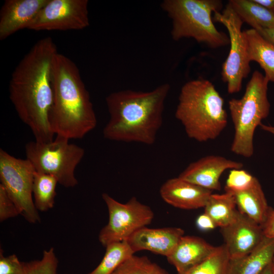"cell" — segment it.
<instances>
[{
  "label": "cell",
  "instance_id": "cell-23",
  "mask_svg": "<svg viewBox=\"0 0 274 274\" xmlns=\"http://www.w3.org/2000/svg\"><path fill=\"white\" fill-rule=\"evenodd\" d=\"M57 183V179L53 176L36 172L32 186V195L37 210L46 212L53 207Z\"/></svg>",
  "mask_w": 274,
  "mask_h": 274
},
{
  "label": "cell",
  "instance_id": "cell-38",
  "mask_svg": "<svg viewBox=\"0 0 274 274\" xmlns=\"http://www.w3.org/2000/svg\"><path fill=\"white\" fill-rule=\"evenodd\" d=\"M271 267H272V273L273 274H274V256H273V257L272 258V261H271Z\"/></svg>",
  "mask_w": 274,
  "mask_h": 274
},
{
  "label": "cell",
  "instance_id": "cell-34",
  "mask_svg": "<svg viewBox=\"0 0 274 274\" xmlns=\"http://www.w3.org/2000/svg\"><path fill=\"white\" fill-rule=\"evenodd\" d=\"M145 274H169L157 264L151 262Z\"/></svg>",
  "mask_w": 274,
  "mask_h": 274
},
{
  "label": "cell",
  "instance_id": "cell-26",
  "mask_svg": "<svg viewBox=\"0 0 274 274\" xmlns=\"http://www.w3.org/2000/svg\"><path fill=\"white\" fill-rule=\"evenodd\" d=\"M58 261L53 248L45 250L40 260L24 262L26 274H57Z\"/></svg>",
  "mask_w": 274,
  "mask_h": 274
},
{
  "label": "cell",
  "instance_id": "cell-36",
  "mask_svg": "<svg viewBox=\"0 0 274 274\" xmlns=\"http://www.w3.org/2000/svg\"><path fill=\"white\" fill-rule=\"evenodd\" d=\"M259 126L263 130L268 132L274 135V126L267 125L261 123Z\"/></svg>",
  "mask_w": 274,
  "mask_h": 274
},
{
  "label": "cell",
  "instance_id": "cell-21",
  "mask_svg": "<svg viewBox=\"0 0 274 274\" xmlns=\"http://www.w3.org/2000/svg\"><path fill=\"white\" fill-rule=\"evenodd\" d=\"M228 4L252 28L274 27V13L256 3L253 0H230Z\"/></svg>",
  "mask_w": 274,
  "mask_h": 274
},
{
  "label": "cell",
  "instance_id": "cell-13",
  "mask_svg": "<svg viewBox=\"0 0 274 274\" xmlns=\"http://www.w3.org/2000/svg\"><path fill=\"white\" fill-rule=\"evenodd\" d=\"M244 164L219 155H208L190 163L179 178L211 191L220 190V178L227 169L242 168Z\"/></svg>",
  "mask_w": 274,
  "mask_h": 274
},
{
  "label": "cell",
  "instance_id": "cell-3",
  "mask_svg": "<svg viewBox=\"0 0 274 274\" xmlns=\"http://www.w3.org/2000/svg\"><path fill=\"white\" fill-rule=\"evenodd\" d=\"M53 92L48 120L56 136L80 139L93 130L96 116L89 93L75 63L65 55H55L51 70Z\"/></svg>",
  "mask_w": 274,
  "mask_h": 274
},
{
  "label": "cell",
  "instance_id": "cell-20",
  "mask_svg": "<svg viewBox=\"0 0 274 274\" xmlns=\"http://www.w3.org/2000/svg\"><path fill=\"white\" fill-rule=\"evenodd\" d=\"M244 31L250 61L259 64L264 72L265 78L269 82H274V45L253 28Z\"/></svg>",
  "mask_w": 274,
  "mask_h": 274
},
{
  "label": "cell",
  "instance_id": "cell-29",
  "mask_svg": "<svg viewBox=\"0 0 274 274\" xmlns=\"http://www.w3.org/2000/svg\"><path fill=\"white\" fill-rule=\"evenodd\" d=\"M0 274H26L24 262H21L15 254L4 256L1 250Z\"/></svg>",
  "mask_w": 274,
  "mask_h": 274
},
{
  "label": "cell",
  "instance_id": "cell-10",
  "mask_svg": "<svg viewBox=\"0 0 274 274\" xmlns=\"http://www.w3.org/2000/svg\"><path fill=\"white\" fill-rule=\"evenodd\" d=\"M102 198L108 212L107 224L100 231L98 239L105 247L113 243L127 241L139 229L150 224L154 213L135 197L123 203L104 193Z\"/></svg>",
  "mask_w": 274,
  "mask_h": 274
},
{
  "label": "cell",
  "instance_id": "cell-6",
  "mask_svg": "<svg viewBox=\"0 0 274 274\" xmlns=\"http://www.w3.org/2000/svg\"><path fill=\"white\" fill-rule=\"evenodd\" d=\"M269 82L261 72L255 71L242 98H232L228 101L234 130L230 150L236 155L250 158L254 153L255 131L270 111Z\"/></svg>",
  "mask_w": 274,
  "mask_h": 274
},
{
  "label": "cell",
  "instance_id": "cell-11",
  "mask_svg": "<svg viewBox=\"0 0 274 274\" xmlns=\"http://www.w3.org/2000/svg\"><path fill=\"white\" fill-rule=\"evenodd\" d=\"M88 0H49L27 29L81 30L89 25Z\"/></svg>",
  "mask_w": 274,
  "mask_h": 274
},
{
  "label": "cell",
  "instance_id": "cell-7",
  "mask_svg": "<svg viewBox=\"0 0 274 274\" xmlns=\"http://www.w3.org/2000/svg\"><path fill=\"white\" fill-rule=\"evenodd\" d=\"M25 152L26 159L37 172L53 176L65 187L78 184L75 173L85 154L83 148L70 143L66 138L56 136L50 143L28 142Z\"/></svg>",
  "mask_w": 274,
  "mask_h": 274
},
{
  "label": "cell",
  "instance_id": "cell-14",
  "mask_svg": "<svg viewBox=\"0 0 274 274\" xmlns=\"http://www.w3.org/2000/svg\"><path fill=\"white\" fill-rule=\"evenodd\" d=\"M49 0H6L0 11V40L28 28Z\"/></svg>",
  "mask_w": 274,
  "mask_h": 274
},
{
  "label": "cell",
  "instance_id": "cell-18",
  "mask_svg": "<svg viewBox=\"0 0 274 274\" xmlns=\"http://www.w3.org/2000/svg\"><path fill=\"white\" fill-rule=\"evenodd\" d=\"M274 256V238L264 236L248 254L229 260L228 274H260Z\"/></svg>",
  "mask_w": 274,
  "mask_h": 274
},
{
  "label": "cell",
  "instance_id": "cell-1",
  "mask_svg": "<svg viewBox=\"0 0 274 274\" xmlns=\"http://www.w3.org/2000/svg\"><path fill=\"white\" fill-rule=\"evenodd\" d=\"M57 53L51 37L41 39L16 66L9 83L10 99L17 115L39 143H50L55 135L48 115L53 98L51 66Z\"/></svg>",
  "mask_w": 274,
  "mask_h": 274
},
{
  "label": "cell",
  "instance_id": "cell-15",
  "mask_svg": "<svg viewBox=\"0 0 274 274\" xmlns=\"http://www.w3.org/2000/svg\"><path fill=\"white\" fill-rule=\"evenodd\" d=\"M184 234V230L179 227H144L135 232L126 241L134 253L148 250L167 257Z\"/></svg>",
  "mask_w": 274,
  "mask_h": 274
},
{
  "label": "cell",
  "instance_id": "cell-22",
  "mask_svg": "<svg viewBox=\"0 0 274 274\" xmlns=\"http://www.w3.org/2000/svg\"><path fill=\"white\" fill-rule=\"evenodd\" d=\"M236 208L232 193L212 194L204 207V213L212 219L217 227L222 228L234 220L238 212Z\"/></svg>",
  "mask_w": 274,
  "mask_h": 274
},
{
  "label": "cell",
  "instance_id": "cell-12",
  "mask_svg": "<svg viewBox=\"0 0 274 274\" xmlns=\"http://www.w3.org/2000/svg\"><path fill=\"white\" fill-rule=\"evenodd\" d=\"M220 232L230 259L248 254L265 236L262 226L238 210L234 220L220 228Z\"/></svg>",
  "mask_w": 274,
  "mask_h": 274
},
{
  "label": "cell",
  "instance_id": "cell-31",
  "mask_svg": "<svg viewBox=\"0 0 274 274\" xmlns=\"http://www.w3.org/2000/svg\"><path fill=\"white\" fill-rule=\"evenodd\" d=\"M196 224L198 228L202 231L211 230L217 227L212 219L205 213L197 218Z\"/></svg>",
  "mask_w": 274,
  "mask_h": 274
},
{
  "label": "cell",
  "instance_id": "cell-28",
  "mask_svg": "<svg viewBox=\"0 0 274 274\" xmlns=\"http://www.w3.org/2000/svg\"><path fill=\"white\" fill-rule=\"evenodd\" d=\"M151 262L146 256L133 255L121 263L112 274H145Z\"/></svg>",
  "mask_w": 274,
  "mask_h": 274
},
{
  "label": "cell",
  "instance_id": "cell-39",
  "mask_svg": "<svg viewBox=\"0 0 274 274\" xmlns=\"http://www.w3.org/2000/svg\"><path fill=\"white\" fill-rule=\"evenodd\" d=\"M272 11L274 13V8H273V9L272 10Z\"/></svg>",
  "mask_w": 274,
  "mask_h": 274
},
{
  "label": "cell",
  "instance_id": "cell-16",
  "mask_svg": "<svg viewBox=\"0 0 274 274\" xmlns=\"http://www.w3.org/2000/svg\"><path fill=\"white\" fill-rule=\"evenodd\" d=\"M160 195L167 203L184 210L204 208L212 191L179 177L169 179L161 186Z\"/></svg>",
  "mask_w": 274,
  "mask_h": 274
},
{
  "label": "cell",
  "instance_id": "cell-33",
  "mask_svg": "<svg viewBox=\"0 0 274 274\" xmlns=\"http://www.w3.org/2000/svg\"><path fill=\"white\" fill-rule=\"evenodd\" d=\"M255 30L263 38L274 45V27L268 28H258Z\"/></svg>",
  "mask_w": 274,
  "mask_h": 274
},
{
  "label": "cell",
  "instance_id": "cell-24",
  "mask_svg": "<svg viewBox=\"0 0 274 274\" xmlns=\"http://www.w3.org/2000/svg\"><path fill=\"white\" fill-rule=\"evenodd\" d=\"M106 248L101 261L88 274H112L121 263L134 254L126 241L111 243Z\"/></svg>",
  "mask_w": 274,
  "mask_h": 274
},
{
  "label": "cell",
  "instance_id": "cell-30",
  "mask_svg": "<svg viewBox=\"0 0 274 274\" xmlns=\"http://www.w3.org/2000/svg\"><path fill=\"white\" fill-rule=\"evenodd\" d=\"M19 215H21L19 210L9 197L3 186L0 184L1 222Z\"/></svg>",
  "mask_w": 274,
  "mask_h": 274
},
{
  "label": "cell",
  "instance_id": "cell-35",
  "mask_svg": "<svg viewBox=\"0 0 274 274\" xmlns=\"http://www.w3.org/2000/svg\"><path fill=\"white\" fill-rule=\"evenodd\" d=\"M260 6L270 10L274 8V0H253Z\"/></svg>",
  "mask_w": 274,
  "mask_h": 274
},
{
  "label": "cell",
  "instance_id": "cell-19",
  "mask_svg": "<svg viewBox=\"0 0 274 274\" xmlns=\"http://www.w3.org/2000/svg\"><path fill=\"white\" fill-rule=\"evenodd\" d=\"M232 194L238 211L263 226L271 207L267 203L258 180L256 178L248 189Z\"/></svg>",
  "mask_w": 274,
  "mask_h": 274
},
{
  "label": "cell",
  "instance_id": "cell-9",
  "mask_svg": "<svg viewBox=\"0 0 274 274\" xmlns=\"http://www.w3.org/2000/svg\"><path fill=\"white\" fill-rule=\"evenodd\" d=\"M36 170L27 159L17 158L0 149V180L20 214L30 223L40 221L33 199L32 186Z\"/></svg>",
  "mask_w": 274,
  "mask_h": 274
},
{
  "label": "cell",
  "instance_id": "cell-5",
  "mask_svg": "<svg viewBox=\"0 0 274 274\" xmlns=\"http://www.w3.org/2000/svg\"><path fill=\"white\" fill-rule=\"evenodd\" d=\"M222 6L219 0H164L161 4L171 20L174 40L192 38L214 49L230 44L228 36L216 28L212 18Z\"/></svg>",
  "mask_w": 274,
  "mask_h": 274
},
{
  "label": "cell",
  "instance_id": "cell-2",
  "mask_svg": "<svg viewBox=\"0 0 274 274\" xmlns=\"http://www.w3.org/2000/svg\"><path fill=\"white\" fill-rule=\"evenodd\" d=\"M170 86L163 83L154 89L113 92L106 98L110 115L104 127L109 140L152 145L163 123L165 101Z\"/></svg>",
  "mask_w": 274,
  "mask_h": 274
},
{
  "label": "cell",
  "instance_id": "cell-32",
  "mask_svg": "<svg viewBox=\"0 0 274 274\" xmlns=\"http://www.w3.org/2000/svg\"><path fill=\"white\" fill-rule=\"evenodd\" d=\"M262 227L265 236L274 238V210L272 208Z\"/></svg>",
  "mask_w": 274,
  "mask_h": 274
},
{
  "label": "cell",
  "instance_id": "cell-4",
  "mask_svg": "<svg viewBox=\"0 0 274 274\" xmlns=\"http://www.w3.org/2000/svg\"><path fill=\"white\" fill-rule=\"evenodd\" d=\"M224 99L209 80L198 78L181 89L176 118L190 139L205 142L217 138L227 125Z\"/></svg>",
  "mask_w": 274,
  "mask_h": 274
},
{
  "label": "cell",
  "instance_id": "cell-27",
  "mask_svg": "<svg viewBox=\"0 0 274 274\" xmlns=\"http://www.w3.org/2000/svg\"><path fill=\"white\" fill-rule=\"evenodd\" d=\"M256 179L242 168L230 169L226 181L225 191L231 193L244 191L253 185Z\"/></svg>",
  "mask_w": 274,
  "mask_h": 274
},
{
  "label": "cell",
  "instance_id": "cell-37",
  "mask_svg": "<svg viewBox=\"0 0 274 274\" xmlns=\"http://www.w3.org/2000/svg\"><path fill=\"white\" fill-rule=\"evenodd\" d=\"M271 263V262L263 270L260 274H273Z\"/></svg>",
  "mask_w": 274,
  "mask_h": 274
},
{
  "label": "cell",
  "instance_id": "cell-8",
  "mask_svg": "<svg viewBox=\"0 0 274 274\" xmlns=\"http://www.w3.org/2000/svg\"><path fill=\"white\" fill-rule=\"evenodd\" d=\"M214 14L213 20L226 28L230 44L228 55L222 64V80L226 84L229 93H237L251 71L248 43L242 30L244 22L229 4L222 12Z\"/></svg>",
  "mask_w": 274,
  "mask_h": 274
},
{
  "label": "cell",
  "instance_id": "cell-17",
  "mask_svg": "<svg viewBox=\"0 0 274 274\" xmlns=\"http://www.w3.org/2000/svg\"><path fill=\"white\" fill-rule=\"evenodd\" d=\"M215 248L201 237L184 235L166 258L168 262L175 266L178 273H181L202 262Z\"/></svg>",
  "mask_w": 274,
  "mask_h": 274
},
{
  "label": "cell",
  "instance_id": "cell-25",
  "mask_svg": "<svg viewBox=\"0 0 274 274\" xmlns=\"http://www.w3.org/2000/svg\"><path fill=\"white\" fill-rule=\"evenodd\" d=\"M230 257L224 244L216 247L211 255L198 265L177 274H228Z\"/></svg>",
  "mask_w": 274,
  "mask_h": 274
}]
</instances>
